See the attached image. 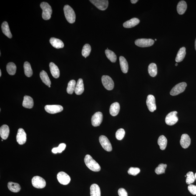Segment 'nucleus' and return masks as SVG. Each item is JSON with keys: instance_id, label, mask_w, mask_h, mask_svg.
Here are the masks:
<instances>
[{"instance_id": "cd10ccee", "label": "nucleus", "mask_w": 196, "mask_h": 196, "mask_svg": "<svg viewBox=\"0 0 196 196\" xmlns=\"http://www.w3.org/2000/svg\"><path fill=\"white\" fill-rule=\"evenodd\" d=\"M186 49L185 47L181 48L176 56L175 61L177 63L181 62L183 60L186 55Z\"/></svg>"}, {"instance_id": "79ce46f5", "label": "nucleus", "mask_w": 196, "mask_h": 196, "mask_svg": "<svg viewBox=\"0 0 196 196\" xmlns=\"http://www.w3.org/2000/svg\"><path fill=\"white\" fill-rule=\"evenodd\" d=\"M140 172V169L137 167H131L128 171V173L129 175L136 176Z\"/></svg>"}, {"instance_id": "de8ad7c7", "label": "nucleus", "mask_w": 196, "mask_h": 196, "mask_svg": "<svg viewBox=\"0 0 196 196\" xmlns=\"http://www.w3.org/2000/svg\"><path fill=\"white\" fill-rule=\"evenodd\" d=\"M1 70H0V77H1Z\"/></svg>"}, {"instance_id": "ea45409f", "label": "nucleus", "mask_w": 196, "mask_h": 196, "mask_svg": "<svg viewBox=\"0 0 196 196\" xmlns=\"http://www.w3.org/2000/svg\"><path fill=\"white\" fill-rule=\"evenodd\" d=\"M66 145L65 144L62 143L59 144V147H54L52 150V152L55 154L57 153H61L66 149Z\"/></svg>"}, {"instance_id": "2eb2a0df", "label": "nucleus", "mask_w": 196, "mask_h": 196, "mask_svg": "<svg viewBox=\"0 0 196 196\" xmlns=\"http://www.w3.org/2000/svg\"><path fill=\"white\" fill-rule=\"evenodd\" d=\"M16 140L18 144L22 145L25 143L27 140V135L25 132L22 128L18 129Z\"/></svg>"}, {"instance_id": "6e6552de", "label": "nucleus", "mask_w": 196, "mask_h": 196, "mask_svg": "<svg viewBox=\"0 0 196 196\" xmlns=\"http://www.w3.org/2000/svg\"><path fill=\"white\" fill-rule=\"evenodd\" d=\"M90 1L101 10H105L108 6L109 1L108 0H90Z\"/></svg>"}, {"instance_id": "09e8293b", "label": "nucleus", "mask_w": 196, "mask_h": 196, "mask_svg": "<svg viewBox=\"0 0 196 196\" xmlns=\"http://www.w3.org/2000/svg\"><path fill=\"white\" fill-rule=\"evenodd\" d=\"M194 176H195V179H196V173L195 174Z\"/></svg>"}, {"instance_id": "8fccbe9b", "label": "nucleus", "mask_w": 196, "mask_h": 196, "mask_svg": "<svg viewBox=\"0 0 196 196\" xmlns=\"http://www.w3.org/2000/svg\"><path fill=\"white\" fill-rule=\"evenodd\" d=\"M178 66V64L177 63H176L175 66Z\"/></svg>"}, {"instance_id": "f257e3e1", "label": "nucleus", "mask_w": 196, "mask_h": 196, "mask_svg": "<svg viewBox=\"0 0 196 196\" xmlns=\"http://www.w3.org/2000/svg\"><path fill=\"white\" fill-rule=\"evenodd\" d=\"M84 162L87 167L94 172H98L101 170L99 164L88 154L86 155L85 157Z\"/></svg>"}, {"instance_id": "603ef678", "label": "nucleus", "mask_w": 196, "mask_h": 196, "mask_svg": "<svg viewBox=\"0 0 196 196\" xmlns=\"http://www.w3.org/2000/svg\"><path fill=\"white\" fill-rule=\"evenodd\" d=\"M155 41H157V39H155Z\"/></svg>"}, {"instance_id": "f3484780", "label": "nucleus", "mask_w": 196, "mask_h": 196, "mask_svg": "<svg viewBox=\"0 0 196 196\" xmlns=\"http://www.w3.org/2000/svg\"><path fill=\"white\" fill-rule=\"evenodd\" d=\"M22 105L26 108L31 109L34 106V101L32 98L29 96H26L24 97Z\"/></svg>"}, {"instance_id": "ddd939ff", "label": "nucleus", "mask_w": 196, "mask_h": 196, "mask_svg": "<svg viewBox=\"0 0 196 196\" xmlns=\"http://www.w3.org/2000/svg\"><path fill=\"white\" fill-rule=\"evenodd\" d=\"M45 109L50 114H55L61 112L63 108L60 105H46L45 107Z\"/></svg>"}, {"instance_id": "393cba45", "label": "nucleus", "mask_w": 196, "mask_h": 196, "mask_svg": "<svg viewBox=\"0 0 196 196\" xmlns=\"http://www.w3.org/2000/svg\"><path fill=\"white\" fill-rule=\"evenodd\" d=\"M187 9V4L186 1H179L177 6V11L179 14H184Z\"/></svg>"}, {"instance_id": "1a4fd4ad", "label": "nucleus", "mask_w": 196, "mask_h": 196, "mask_svg": "<svg viewBox=\"0 0 196 196\" xmlns=\"http://www.w3.org/2000/svg\"><path fill=\"white\" fill-rule=\"evenodd\" d=\"M154 43L153 40L150 39H138L135 41L136 45L141 47H149L153 45Z\"/></svg>"}, {"instance_id": "c9c22d12", "label": "nucleus", "mask_w": 196, "mask_h": 196, "mask_svg": "<svg viewBox=\"0 0 196 196\" xmlns=\"http://www.w3.org/2000/svg\"><path fill=\"white\" fill-rule=\"evenodd\" d=\"M76 84V81L74 80L69 81L66 89V91L68 94H73L75 90Z\"/></svg>"}, {"instance_id": "72a5a7b5", "label": "nucleus", "mask_w": 196, "mask_h": 196, "mask_svg": "<svg viewBox=\"0 0 196 196\" xmlns=\"http://www.w3.org/2000/svg\"><path fill=\"white\" fill-rule=\"evenodd\" d=\"M148 72L149 74L152 77H154L157 74V66L154 63H152L149 65L148 67Z\"/></svg>"}, {"instance_id": "c756f323", "label": "nucleus", "mask_w": 196, "mask_h": 196, "mask_svg": "<svg viewBox=\"0 0 196 196\" xmlns=\"http://www.w3.org/2000/svg\"><path fill=\"white\" fill-rule=\"evenodd\" d=\"M40 77L41 80L46 85L49 86L51 84L50 80L48 76L47 73L44 71H41L40 73Z\"/></svg>"}, {"instance_id": "a18cd8bd", "label": "nucleus", "mask_w": 196, "mask_h": 196, "mask_svg": "<svg viewBox=\"0 0 196 196\" xmlns=\"http://www.w3.org/2000/svg\"><path fill=\"white\" fill-rule=\"evenodd\" d=\"M130 1L131 2L133 3V4H135L138 1V0H131Z\"/></svg>"}, {"instance_id": "3c124183", "label": "nucleus", "mask_w": 196, "mask_h": 196, "mask_svg": "<svg viewBox=\"0 0 196 196\" xmlns=\"http://www.w3.org/2000/svg\"><path fill=\"white\" fill-rule=\"evenodd\" d=\"M49 88H50V87H51V85H49Z\"/></svg>"}, {"instance_id": "e433bc0d", "label": "nucleus", "mask_w": 196, "mask_h": 196, "mask_svg": "<svg viewBox=\"0 0 196 196\" xmlns=\"http://www.w3.org/2000/svg\"><path fill=\"white\" fill-rule=\"evenodd\" d=\"M91 51V47L90 45L86 44L83 47L82 51V55L85 58L89 55Z\"/></svg>"}, {"instance_id": "a211bd4d", "label": "nucleus", "mask_w": 196, "mask_h": 196, "mask_svg": "<svg viewBox=\"0 0 196 196\" xmlns=\"http://www.w3.org/2000/svg\"><path fill=\"white\" fill-rule=\"evenodd\" d=\"M49 42L52 46L56 49H62L64 46V44L62 41L55 38H51Z\"/></svg>"}, {"instance_id": "dca6fc26", "label": "nucleus", "mask_w": 196, "mask_h": 196, "mask_svg": "<svg viewBox=\"0 0 196 196\" xmlns=\"http://www.w3.org/2000/svg\"><path fill=\"white\" fill-rule=\"evenodd\" d=\"M191 144V139L189 136L186 134H182L180 140V144L184 149H186L189 147Z\"/></svg>"}, {"instance_id": "864d4df0", "label": "nucleus", "mask_w": 196, "mask_h": 196, "mask_svg": "<svg viewBox=\"0 0 196 196\" xmlns=\"http://www.w3.org/2000/svg\"><path fill=\"white\" fill-rule=\"evenodd\" d=\"M1 141H3V139H2V140H1Z\"/></svg>"}, {"instance_id": "9d476101", "label": "nucleus", "mask_w": 196, "mask_h": 196, "mask_svg": "<svg viewBox=\"0 0 196 196\" xmlns=\"http://www.w3.org/2000/svg\"><path fill=\"white\" fill-rule=\"evenodd\" d=\"M99 141L104 150L107 152H111L112 150V145L109 139L106 136H101L99 137Z\"/></svg>"}, {"instance_id": "4468645a", "label": "nucleus", "mask_w": 196, "mask_h": 196, "mask_svg": "<svg viewBox=\"0 0 196 196\" xmlns=\"http://www.w3.org/2000/svg\"><path fill=\"white\" fill-rule=\"evenodd\" d=\"M147 104L148 108L150 112H153L156 110L157 107L155 104V98L154 96L150 94L147 96Z\"/></svg>"}, {"instance_id": "5701e85b", "label": "nucleus", "mask_w": 196, "mask_h": 196, "mask_svg": "<svg viewBox=\"0 0 196 196\" xmlns=\"http://www.w3.org/2000/svg\"><path fill=\"white\" fill-rule=\"evenodd\" d=\"M119 63H120L121 70L122 72L126 74L128 71V64L127 60L123 56H121L119 57Z\"/></svg>"}, {"instance_id": "39448f33", "label": "nucleus", "mask_w": 196, "mask_h": 196, "mask_svg": "<svg viewBox=\"0 0 196 196\" xmlns=\"http://www.w3.org/2000/svg\"><path fill=\"white\" fill-rule=\"evenodd\" d=\"M32 185L37 189H43L45 187L46 182L44 179L40 176H35L32 179Z\"/></svg>"}, {"instance_id": "f03ea898", "label": "nucleus", "mask_w": 196, "mask_h": 196, "mask_svg": "<svg viewBox=\"0 0 196 196\" xmlns=\"http://www.w3.org/2000/svg\"><path fill=\"white\" fill-rule=\"evenodd\" d=\"M65 16L68 22L70 23H73L76 20V15L72 8L69 5H66L64 7Z\"/></svg>"}, {"instance_id": "7c9ffc66", "label": "nucleus", "mask_w": 196, "mask_h": 196, "mask_svg": "<svg viewBox=\"0 0 196 196\" xmlns=\"http://www.w3.org/2000/svg\"><path fill=\"white\" fill-rule=\"evenodd\" d=\"M167 139L165 136L162 135L159 137L158 140V144L160 147L161 150H164L167 145Z\"/></svg>"}, {"instance_id": "6ab92c4d", "label": "nucleus", "mask_w": 196, "mask_h": 196, "mask_svg": "<svg viewBox=\"0 0 196 196\" xmlns=\"http://www.w3.org/2000/svg\"><path fill=\"white\" fill-rule=\"evenodd\" d=\"M84 90L83 81L82 79H80L76 83L74 92L77 95H81L84 92Z\"/></svg>"}, {"instance_id": "bb28decb", "label": "nucleus", "mask_w": 196, "mask_h": 196, "mask_svg": "<svg viewBox=\"0 0 196 196\" xmlns=\"http://www.w3.org/2000/svg\"><path fill=\"white\" fill-rule=\"evenodd\" d=\"M91 196H101L100 188L97 184H94L90 187Z\"/></svg>"}, {"instance_id": "b1692460", "label": "nucleus", "mask_w": 196, "mask_h": 196, "mask_svg": "<svg viewBox=\"0 0 196 196\" xmlns=\"http://www.w3.org/2000/svg\"><path fill=\"white\" fill-rule=\"evenodd\" d=\"M140 22V21L137 18H133L126 21L123 24L124 27L125 28H131L137 26Z\"/></svg>"}, {"instance_id": "f704fd0d", "label": "nucleus", "mask_w": 196, "mask_h": 196, "mask_svg": "<svg viewBox=\"0 0 196 196\" xmlns=\"http://www.w3.org/2000/svg\"><path fill=\"white\" fill-rule=\"evenodd\" d=\"M106 56L111 62L115 63L117 60V56L113 51L109 49H106L105 51Z\"/></svg>"}, {"instance_id": "f8f14e48", "label": "nucleus", "mask_w": 196, "mask_h": 196, "mask_svg": "<svg viewBox=\"0 0 196 196\" xmlns=\"http://www.w3.org/2000/svg\"><path fill=\"white\" fill-rule=\"evenodd\" d=\"M103 114L101 112H97L92 116L91 121L92 125L94 127L100 125L103 120Z\"/></svg>"}, {"instance_id": "37998d69", "label": "nucleus", "mask_w": 196, "mask_h": 196, "mask_svg": "<svg viewBox=\"0 0 196 196\" xmlns=\"http://www.w3.org/2000/svg\"><path fill=\"white\" fill-rule=\"evenodd\" d=\"M188 189L189 192H190L191 193H192L193 195H195L196 194V186L193 185H189L188 187Z\"/></svg>"}, {"instance_id": "7ed1b4c3", "label": "nucleus", "mask_w": 196, "mask_h": 196, "mask_svg": "<svg viewBox=\"0 0 196 196\" xmlns=\"http://www.w3.org/2000/svg\"><path fill=\"white\" fill-rule=\"evenodd\" d=\"M40 7L43 10L42 16L45 20H49L51 17L52 11V8L49 3L43 2L41 3Z\"/></svg>"}, {"instance_id": "20e7f679", "label": "nucleus", "mask_w": 196, "mask_h": 196, "mask_svg": "<svg viewBox=\"0 0 196 196\" xmlns=\"http://www.w3.org/2000/svg\"><path fill=\"white\" fill-rule=\"evenodd\" d=\"M187 84L185 82H182L176 85L171 91V95L175 96L183 92L187 87Z\"/></svg>"}, {"instance_id": "aec40b11", "label": "nucleus", "mask_w": 196, "mask_h": 196, "mask_svg": "<svg viewBox=\"0 0 196 196\" xmlns=\"http://www.w3.org/2000/svg\"><path fill=\"white\" fill-rule=\"evenodd\" d=\"M119 110H120V105L119 103L114 102L111 105L110 108V113L113 116H115L118 114Z\"/></svg>"}, {"instance_id": "4be33fe9", "label": "nucleus", "mask_w": 196, "mask_h": 196, "mask_svg": "<svg viewBox=\"0 0 196 196\" xmlns=\"http://www.w3.org/2000/svg\"><path fill=\"white\" fill-rule=\"evenodd\" d=\"M10 133V129L9 126L4 125L0 128V135L3 139H6L9 137Z\"/></svg>"}, {"instance_id": "58836bf2", "label": "nucleus", "mask_w": 196, "mask_h": 196, "mask_svg": "<svg viewBox=\"0 0 196 196\" xmlns=\"http://www.w3.org/2000/svg\"><path fill=\"white\" fill-rule=\"evenodd\" d=\"M167 166V164H159L158 167L156 168L155 170V173L158 175L164 173Z\"/></svg>"}, {"instance_id": "a878e982", "label": "nucleus", "mask_w": 196, "mask_h": 196, "mask_svg": "<svg viewBox=\"0 0 196 196\" xmlns=\"http://www.w3.org/2000/svg\"><path fill=\"white\" fill-rule=\"evenodd\" d=\"M1 29L2 32L5 35L9 38H12L10 30L8 23L7 21H4L1 25Z\"/></svg>"}, {"instance_id": "c85d7f7f", "label": "nucleus", "mask_w": 196, "mask_h": 196, "mask_svg": "<svg viewBox=\"0 0 196 196\" xmlns=\"http://www.w3.org/2000/svg\"><path fill=\"white\" fill-rule=\"evenodd\" d=\"M8 187L11 192H19L21 189V186L19 184L11 182L8 183Z\"/></svg>"}, {"instance_id": "0eeeda50", "label": "nucleus", "mask_w": 196, "mask_h": 196, "mask_svg": "<svg viewBox=\"0 0 196 196\" xmlns=\"http://www.w3.org/2000/svg\"><path fill=\"white\" fill-rule=\"evenodd\" d=\"M177 111H173L169 113L166 116L165 122L167 125H173L178 122V119L177 116Z\"/></svg>"}, {"instance_id": "c03bdc74", "label": "nucleus", "mask_w": 196, "mask_h": 196, "mask_svg": "<svg viewBox=\"0 0 196 196\" xmlns=\"http://www.w3.org/2000/svg\"><path fill=\"white\" fill-rule=\"evenodd\" d=\"M119 196H128L127 191L123 188L119 189L118 190Z\"/></svg>"}, {"instance_id": "a19ab883", "label": "nucleus", "mask_w": 196, "mask_h": 196, "mask_svg": "<svg viewBox=\"0 0 196 196\" xmlns=\"http://www.w3.org/2000/svg\"><path fill=\"white\" fill-rule=\"evenodd\" d=\"M125 135V131L124 129L121 128L118 130L116 132V137L118 140H121L124 138Z\"/></svg>"}, {"instance_id": "412c9836", "label": "nucleus", "mask_w": 196, "mask_h": 196, "mask_svg": "<svg viewBox=\"0 0 196 196\" xmlns=\"http://www.w3.org/2000/svg\"><path fill=\"white\" fill-rule=\"evenodd\" d=\"M50 70L53 77L57 79L60 76V71L57 66L54 63L51 62L49 64Z\"/></svg>"}, {"instance_id": "423d86ee", "label": "nucleus", "mask_w": 196, "mask_h": 196, "mask_svg": "<svg viewBox=\"0 0 196 196\" xmlns=\"http://www.w3.org/2000/svg\"><path fill=\"white\" fill-rule=\"evenodd\" d=\"M103 85L108 90L111 91L113 89L114 83L112 78L107 75H104L101 78Z\"/></svg>"}, {"instance_id": "49530a36", "label": "nucleus", "mask_w": 196, "mask_h": 196, "mask_svg": "<svg viewBox=\"0 0 196 196\" xmlns=\"http://www.w3.org/2000/svg\"><path fill=\"white\" fill-rule=\"evenodd\" d=\"M195 49L196 50V39H195Z\"/></svg>"}, {"instance_id": "4c0bfd02", "label": "nucleus", "mask_w": 196, "mask_h": 196, "mask_svg": "<svg viewBox=\"0 0 196 196\" xmlns=\"http://www.w3.org/2000/svg\"><path fill=\"white\" fill-rule=\"evenodd\" d=\"M186 182L188 185H190L195 181V177L194 174L192 172H189L186 174Z\"/></svg>"}, {"instance_id": "473e14b6", "label": "nucleus", "mask_w": 196, "mask_h": 196, "mask_svg": "<svg viewBox=\"0 0 196 196\" xmlns=\"http://www.w3.org/2000/svg\"><path fill=\"white\" fill-rule=\"evenodd\" d=\"M7 71L10 75H14L15 74L16 66L14 63L10 62L7 64L6 67Z\"/></svg>"}, {"instance_id": "2f4dec72", "label": "nucleus", "mask_w": 196, "mask_h": 196, "mask_svg": "<svg viewBox=\"0 0 196 196\" xmlns=\"http://www.w3.org/2000/svg\"><path fill=\"white\" fill-rule=\"evenodd\" d=\"M24 74L28 77H30L33 74V71L30 64L27 61L24 63Z\"/></svg>"}, {"instance_id": "9b49d317", "label": "nucleus", "mask_w": 196, "mask_h": 196, "mask_svg": "<svg viewBox=\"0 0 196 196\" xmlns=\"http://www.w3.org/2000/svg\"><path fill=\"white\" fill-rule=\"evenodd\" d=\"M57 179L60 183L63 185H67L71 181V178L69 175L63 172H59L57 175Z\"/></svg>"}]
</instances>
